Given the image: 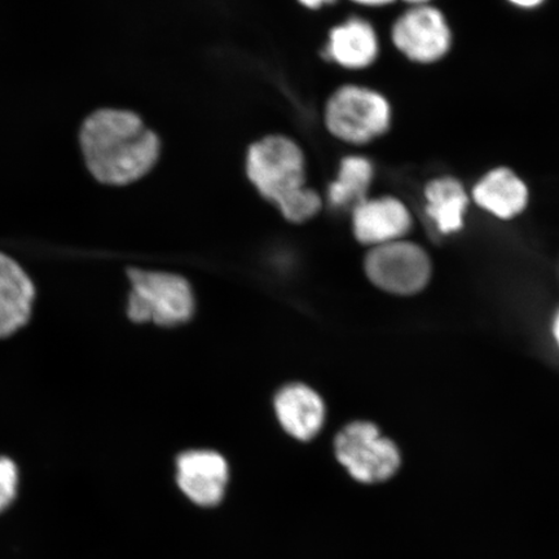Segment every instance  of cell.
Segmentation results:
<instances>
[{"mask_svg": "<svg viewBox=\"0 0 559 559\" xmlns=\"http://www.w3.org/2000/svg\"><path fill=\"white\" fill-rule=\"evenodd\" d=\"M276 415L280 424L299 440H310L324 423V404L321 397L305 384H289L276 396Z\"/></svg>", "mask_w": 559, "mask_h": 559, "instance_id": "5bb4252c", "label": "cell"}, {"mask_svg": "<svg viewBox=\"0 0 559 559\" xmlns=\"http://www.w3.org/2000/svg\"><path fill=\"white\" fill-rule=\"evenodd\" d=\"M389 37L397 53L423 67L442 62L454 44L450 20L435 3L407 7L391 24Z\"/></svg>", "mask_w": 559, "mask_h": 559, "instance_id": "5b68a950", "label": "cell"}, {"mask_svg": "<svg viewBox=\"0 0 559 559\" xmlns=\"http://www.w3.org/2000/svg\"><path fill=\"white\" fill-rule=\"evenodd\" d=\"M424 210L440 235L461 233L472 205L471 190L456 175L440 174L423 188Z\"/></svg>", "mask_w": 559, "mask_h": 559, "instance_id": "7c38bea8", "label": "cell"}, {"mask_svg": "<svg viewBox=\"0 0 559 559\" xmlns=\"http://www.w3.org/2000/svg\"><path fill=\"white\" fill-rule=\"evenodd\" d=\"M131 293L128 313L134 323L174 326L190 320L194 310L187 280L166 272L129 271Z\"/></svg>", "mask_w": 559, "mask_h": 559, "instance_id": "277c9868", "label": "cell"}, {"mask_svg": "<svg viewBox=\"0 0 559 559\" xmlns=\"http://www.w3.org/2000/svg\"><path fill=\"white\" fill-rule=\"evenodd\" d=\"M81 144L91 174L102 183L114 186L145 177L160 153L155 132L128 110L95 111L83 123Z\"/></svg>", "mask_w": 559, "mask_h": 559, "instance_id": "6da1fadb", "label": "cell"}, {"mask_svg": "<svg viewBox=\"0 0 559 559\" xmlns=\"http://www.w3.org/2000/svg\"><path fill=\"white\" fill-rule=\"evenodd\" d=\"M374 178L373 160L352 153L341 159L337 174L326 188V200L335 209H354L369 198Z\"/></svg>", "mask_w": 559, "mask_h": 559, "instance_id": "9a60e30c", "label": "cell"}, {"mask_svg": "<svg viewBox=\"0 0 559 559\" xmlns=\"http://www.w3.org/2000/svg\"><path fill=\"white\" fill-rule=\"evenodd\" d=\"M179 488L193 504L213 508L225 498L228 465L225 457L213 451L181 453L177 461Z\"/></svg>", "mask_w": 559, "mask_h": 559, "instance_id": "30bf717a", "label": "cell"}, {"mask_svg": "<svg viewBox=\"0 0 559 559\" xmlns=\"http://www.w3.org/2000/svg\"><path fill=\"white\" fill-rule=\"evenodd\" d=\"M334 450L341 465L361 484H381L394 477L402 464L395 443L370 423L347 425L335 438Z\"/></svg>", "mask_w": 559, "mask_h": 559, "instance_id": "8992f818", "label": "cell"}, {"mask_svg": "<svg viewBox=\"0 0 559 559\" xmlns=\"http://www.w3.org/2000/svg\"><path fill=\"white\" fill-rule=\"evenodd\" d=\"M245 173L258 193L278 209L286 221L305 223L323 206L318 191L307 185V158L289 135L270 134L249 145Z\"/></svg>", "mask_w": 559, "mask_h": 559, "instance_id": "7a4b0ae2", "label": "cell"}, {"mask_svg": "<svg viewBox=\"0 0 559 559\" xmlns=\"http://www.w3.org/2000/svg\"><path fill=\"white\" fill-rule=\"evenodd\" d=\"M554 337L557 342V345L559 347V310L556 313V318L554 320Z\"/></svg>", "mask_w": 559, "mask_h": 559, "instance_id": "44dd1931", "label": "cell"}, {"mask_svg": "<svg viewBox=\"0 0 559 559\" xmlns=\"http://www.w3.org/2000/svg\"><path fill=\"white\" fill-rule=\"evenodd\" d=\"M34 296L31 277L12 258L0 253V338L29 321Z\"/></svg>", "mask_w": 559, "mask_h": 559, "instance_id": "4fadbf2b", "label": "cell"}, {"mask_svg": "<svg viewBox=\"0 0 559 559\" xmlns=\"http://www.w3.org/2000/svg\"><path fill=\"white\" fill-rule=\"evenodd\" d=\"M401 2L409 5H421V4H431L435 3V0H401Z\"/></svg>", "mask_w": 559, "mask_h": 559, "instance_id": "ffe728a7", "label": "cell"}, {"mask_svg": "<svg viewBox=\"0 0 559 559\" xmlns=\"http://www.w3.org/2000/svg\"><path fill=\"white\" fill-rule=\"evenodd\" d=\"M298 2L307 10L318 11L326 5L334 4L337 0H298Z\"/></svg>", "mask_w": 559, "mask_h": 559, "instance_id": "d6986e66", "label": "cell"}, {"mask_svg": "<svg viewBox=\"0 0 559 559\" xmlns=\"http://www.w3.org/2000/svg\"><path fill=\"white\" fill-rule=\"evenodd\" d=\"M414 227V216L405 202L393 194L367 198L353 209L356 239L370 247L400 241Z\"/></svg>", "mask_w": 559, "mask_h": 559, "instance_id": "ba28073f", "label": "cell"}, {"mask_svg": "<svg viewBox=\"0 0 559 559\" xmlns=\"http://www.w3.org/2000/svg\"><path fill=\"white\" fill-rule=\"evenodd\" d=\"M381 53L380 35L369 20L352 16L332 27L325 55L333 64L360 72L374 64Z\"/></svg>", "mask_w": 559, "mask_h": 559, "instance_id": "8fae6325", "label": "cell"}, {"mask_svg": "<svg viewBox=\"0 0 559 559\" xmlns=\"http://www.w3.org/2000/svg\"><path fill=\"white\" fill-rule=\"evenodd\" d=\"M367 275L374 285L393 295L412 296L430 282V258L419 245L400 240L380 245L366 258Z\"/></svg>", "mask_w": 559, "mask_h": 559, "instance_id": "52a82bcc", "label": "cell"}, {"mask_svg": "<svg viewBox=\"0 0 559 559\" xmlns=\"http://www.w3.org/2000/svg\"><path fill=\"white\" fill-rule=\"evenodd\" d=\"M472 204L496 219L513 221L526 212L531 192L527 181L507 165L493 166L469 188Z\"/></svg>", "mask_w": 559, "mask_h": 559, "instance_id": "9c48e42d", "label": "cell"}, {"mask_svg": "<svg viewBox=\"0 0 559 559\" xmlns=\"http://www.w3.org/2000/svg\"><path fill=\"white\" fill-rule=\"evenodd\" d=\"M394 110L381 91L356 83L335 88L323 108L324 128L348 146H366L388 134Z\"/></svg>", "mask_w": 559, "mask_h": 559, "instance_id": "3957f363", "label": "cell"}, {"mask_svg": "<svg viewBox=\"0 0 559 559\" xmlns=\"http://www.w3.org/2000/svg\"><path fill=\"white\" fill-rule=\"evenodd\" d=\"M513 9L521 11H536L548 2V0H506Z\"/></svg>", "mask_w": 559, "mask_h": 559, "instance_id": "e0dca14e", "label": "cell"}, {"mask_svg": "<svg viewBox=\"0 0 559 559\" xmlns=\"http://www.w3.org/2000/svg\"><path fill=\"white\" fill-rule=\"evenodd\" d=\"M19 486V471L15 463L7 457H0V512L15 500Z\"/></svg>", "mask_w": 559, "mask_h": 559, "instance_id": "2e32d148", "label": "cell"}, {"mask_svg": "<svg viewBox=\"0 0 559 559\" xmlns=\"http://www.w3.org/2000/svg\"><path fill=\"white\" fill-rule=\"evenodd\" d=\"M356 5L365 7V9H384L397 2V0H348Z\"/></svg>", "mask_w": 559, "mask_h": 559, "instance_id": "ac0fdd59", "label": "cell"}]
</instances>
